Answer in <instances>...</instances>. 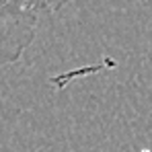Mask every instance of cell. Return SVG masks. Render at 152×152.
I'll return each mask as SVG.
<instances>
[{
    "instance_id": "obj_1",
    "label": "cell",
    "mask_w": 152,
    "mask_h": 152,
    "mask_svg": "<svg viewBox=\"0 0 152 152\" xmlns=\"http://www.w3.org/2000/svg\"><path fill=\"white\" fill-rule=\"evenodd\" d=\"M39 15L29 0H0V68L17 64L37 35Z\"/></svg>"
},
{
    "instance_id": "obj_2",
    "label": "cell",
    "mask_w": 152,
    "mask_h": 152,
    "mask_svg": "<svg viewBox=\"0 0 152 152\" xmlns=\"http://www.w3.org/2000/svg\"><path fill=\"white\" fill-rule=\"evenodd\" d=\"M68 2H72V0H29L31 8H33L37 15H51V12H58V10L64 8Z\"/></svg>"
}]
</instances>
